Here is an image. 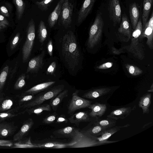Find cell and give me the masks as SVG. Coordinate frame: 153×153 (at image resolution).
Returning a JSON list of instances; mask_svg holds the SVG:
<instances>
[{
    "instance_id": "1",
    "label": "cell",
    "mask_w": 153,
    "mask_h": 153,
    "mask_svg": "<svg viewBox=\"0 0 153 153\" xmlns=\"http://www.w3.org/2000/svg\"><path fill=\"white\" fill-rule=\"evenodd\" d=\"M62 54L69 68L74 70L79 63L80 53L76 36L72 31H68L62 42Z\"/></svg>"
},
{
    "instance_id": "2",
    "label": "cell",
    "mask_w": 153,
    "mask_h": 153,
    "mask_svg": "<svg viewBox=\"0 0 153 153\" xmlns=\"http://www.w3.org/2000/svg\"><path fill=\"white\" fill-rule=\"evenodd\" d=\"M131 36V43L126 46L127 50L133 54L134 56L140 60L144 57L143 49L140 41V36L143 30L141 18L139 19L137 24L134 29Z\"/></svg>"
},
{
    "instance_id": "3",
    "label": "cell",
    "mask_w": 153,
    "mask_h": 153,
    "mask_svg": "<svg viewBox=\"0 0 153 153\" xmlns=\"http://www.w3.org/2000/svg\"><path fill=\"white\" fill-rule=\"evenodd\" d=\"M64 85H60L45 91L35 96L31 100L20 105L21 108H28L41 104L45 101L55 97L64 90Z\"/></svg>"
},
{
    "instance_id": "4",
    "label": "cell",
    "mask_w": 153,
    "mask_h": 153,
    "mask_svg": "<svg viewBox=\"0 0 153 153\" xmlns=\"http://www.w3.org/2000/svg\"><path fill=\"white\" fill-rule=\"evenodd\" d=\"M104 24L102 14L99 13L97 15L89 31L87 42L89 48H94L100 41L102 35Z\"/></svg>"
},
{
    "instance_id": "5",
    "label": "cell",
    "mask_w": 153,
    "mask_h": 153,
    "mask_svg": "<svg viewBox=\"0 0 153 153\" xmlns=\"http://www.w3.org/2000/svg\"><path fill=\"white\" fill-rule=\"evenodd\" d=\"M35 37V25L33 19L28 24L27 29V37L22 49L23 62L29 59L32 50Z\"/></svg>"
},
{
    "instance_id": "6",
    "label": "cell",
    "mask_w": 153,
    "mask_h": 153,
    "mask_svg": "<svg viewBox=\"0 0 153 153\" xmlns=\"http://www.w3.org/2000/svg\"><path fill=\"white\" fill-rule=\"evenodd\" d=\"M79 90H76L72 94L70 100L67 104V113L72 115L76 111L88 107L91 104L92 101L79 97Z\"/></svg>"
},
{
    "instance_id": "7",
    "label": "cell",
    "mask_w": 153,
    "mask_h": 153,
    "mask_svg": "<svg viewBox=\"0 0 153 153\" xmlns=\"http://www.w3.org/2000/svg\"><path fill=\"white\" fill-rule=\"evenodd\" d=\"M79 129L76 128L71 138L72 141L76 143L69 148H77L93 146L96 143L95 139L90 136L83 134L79 131Z\"/></svg>"
},
{
    "instance_id": "8",
    "label": "cell",
    "mask_w": 153,
    "mask_h": 153,
    "mask_svg": "<svg viewBox=\"0 0 153 153\" xmlns=\"http://www.w3.org/2000/svg\"><path fill=\"white\" fill-rule=\"evenodd\" d=\"M62 4L60 13L61 22L62 25L67 28L71 24L74 6L69 0H64Z\"/></svg>"
},
{
    "instance_id": "9",
    "label": "cell",
    "mask_w": 153,
    "mask_h": 153,
    "mask_svg": "<svg viewBox=\"0 0 153 153\" xmlns=\"http://www.w3.org/2000/svg\"><path fill=\"white\" fill-rule=\"evenodd\" d=\"M108 7L110 19L115 26L120 23L121 19L122 11L119 0H109Z\"/></svg>"
},
{
    "instance_id": "10",
    "label": "cell",
    "mask_w": 153,
    "mask_h": 153,
    "mask_svg": "<svg viewBox=\"0 0 153 153\" xmlns=\"http://www.w3.org/2000/svg\"><path fill=\"white\" fill-rule=\"evenodd\" d=\"M143 27L142 33L140 36V39L147 38L146 44L151 49L153 48V12L145 25Z\"/></svg>"
},
{
    "instance_id": "11",
    "label": "cell",
    "mask_w": 153,
    "mask_h": 153,
    "mask_svg": "<svg viewBox=\"0 0 153 153\" xmlns=\"http://www.w3.org/2000/svg\"><path fill=\"white\" fill-rule=\"evenodd\" d=\"M97 0H85L78 13L77 22L81 24L91 12Z\"/></svg>"
},
{
    "instance_id": "12",
    "label": "cell",
    "mask_w": 153,
    "mask_h": 153,
    "mask_svg": "<svg viewBox=\"0 0 153 153\" xmlns=\"http://www.w3.org/2000/svg\"><path fill=\"white\" fill-rule=\"evenodd\" d=\"M106 130L102 127L94 124L92 120L87 126L79 130L80 132L95 139L96 137L100 136Z\"/></svg>"
},
{
    "instance_id": "13",
    "label": "cell",
    "mask_w": 153,
    "mask_h": 153,
    "mask_svg": "<svg viewBox=\"0 0 153 153\" xmlns=\"http://www.w3.org/2000/svg\"><path fill=\"white\" fill-rule=\"evenodd\" d=\"M45 51H43L39 55L31 59L29 61L26 73H36L44 64L43 60Z\"/></svg>"
},
{
    "instance_id": "14",
    "label": "cell",
    "mask_w": 153,
    "mask_h": 153,
    "mask_svg": "<svg viewBox=\"0 0 153 153\" xmlns=\"http://www.w3.org/2000/svg\"><path fill=\"white\" fill-rule=\"evenodd\" d=\"M68 119L71 123L79 127L81 123L90 122L95 119L91 117L88 112L83 111L73 114Z\"/></svg>"
},
{
    "instance_id": "15",
    "label": "cell",
    "mask_w": 153,
    "mask_h": 153,
    "mask_svg": "<svg viewBox=\"0 0 153 153\" xmlns=\"http://www.w3.org/2000/svg\"><path fill=\"white\" fill-rule=\"evenodd\" d=\"M34 124V122L31 118L25 121L20 129L13 136V140L18 141L22 140L28 134Z\"/></svg>"
},
{
    "instance_id": "16",
    "label": "cell",
    "mask_w": 153,
    "mask_h": 153,
    "mask_svg": "<svg viewBox=\"0 0 153 153\" xmlns=\"http://www.w3.org/2000/svg\"><path fill=\"white\" fill-rule=\"evenodd\" d=\"M18 128L14 122H0V138H3L11 136Z\"/></svg>"
},
{
    "instance_id": "17",
    "label": "cell",
    "mask_w": 153,
    "mask_h": 153,
    "mask_svg": "<svg viewBox=\"0 0 153 153\" xmlns=\"http://www.w3.org/2000/svg\"><path fill=\"white\" fill-rule=\"evenodd\" d=\"M76 128L67 126L54 131L51 137L53 139L60 138H71Z\"/></svg>"
},
{
    "instance_id": "18",
    "label": "cell",
    "mask_w": 153,
    "mask_h": 153,
    "mask_svg": "<svg viewBox=\"0 0 153 153\" xmlns=\"http://www.w3.org/2000/svg\"><path fill=\"white\" fill-rule=\"evenodd\" d=\"M121 20L118 31L129 39L131 36V27L128 18L125 13L122 15Z\"/></svg>"
},
{
    "instance_id": "19",
    "label": "cell",
    "mask_w": 153,
    "mask_h": 153,
    "mask_svg": "<svg viewBox=\"0 0 153 153\" xmlns=\"http://www.w3.org/2000/svg\"><path fill=\"white\" fill-rule=\"evenodd\" d=\"M130 126L129 124L123 126H114L105 130L99 137L96 138V140L101 143H110L107 141L108 139L114 134L120 130V128L127 127Z\"/></svg>"
},
{
    "instance_id": "20",
    "label": "cell",
    "mask_w": 153,
    "mask_h": 153,
    "mask_svg": "<svg viewBox=\"0 0 153 153\" xmlns=\"http://www.w3.org/2000/svg\"><path fill=\"white\" fill-rule=\"evenodd\" d=\"M132 109L130 107H122L112 111L107 116L117 120L119 119L123 120L126 118L131 112Z\"/></svg>"
},
{
    "instance_id": "21",
    "label": "cell",
    "mask_w": 153,
    "mask_h": 153,
    "mask_svg": "<svg viewBox=\"0 0 153 153\" xmlns=\"http://www.w3.org/2000/svg\"><path fill=\"white\" fill-rule=\"evenodd\" d=\"M76 143L75 141H72L69 143L55 141H45L44 142L39 143L36 145L38 147L50 148H52L60 149L69 147Z\"/></svg>"
},
{
    "instance_id": "22",
    "label": "cell",
    "mask_w": 153,
    "mask_h": 153,
    "mask_svg": "<svg viewBox=\"0 0 153 153\" xmlns=\"http://www.w3.org/2000/svg\"><path fill=\"white\" fill-rule=\"evenodd\" d=\"M140 10L138 4L135 2L131 3L129 6V13L132 27L134 29L140 17Z\"/></svg>"
},
{
    "instance_id": "23",
    "label": "cell",
    "mask_w": 153,
    "mask_h": 153,
    "mask_svg": "<svg viewBox=\"0 0 153 153\" xmlns=\"http://www.w3.org/2000/svg\"><path fill=\"white\" fill-rule=\"evenodd\" d=\"M88 108L91 110L89 113L90 116L92 118L97 119L101 117L105 113L107 109L105 104L98 103L91 104Z\"/></svg>"
},
{
    "instance_id": "24",
    "label": "cell",
    "mask_w": 153,
    "mask_h": 153,
    "mask_svg": "<svg viewBox=\"0 0 153 153\" xmlns=\"http://www.w3.org/2000/svg\"><path fill=\"white\" fill-rule=\"evenodd\" d=\"M55 83V81H50L38 84L25 91L23 93V95L29 94L35 95L41 92L47 90Z\"/></svg>"
},
{
    "instance_id": "25",
    "label": "cell",
    "mask_w": 153,
    "mask_h": 153,
    "mask_svg": "<svg viewBox=\"0 0 153 153\" xmlns=\"http://www.w3.org/2000/svg\"><path fill=\"white\" fill-rule=\"evenodd\" d=\"M62 4L59 1L54 10L50 13L48 17V22L50 28L53 27L57 22L60 15Z\"/></svg>"
},
{
    "instance_id": "26",
    "label": "cell",
    "mask_w": 153,
    "mask_h": 153,
    "mask_svg": "<svg viewBox=\"0 0 153 153\" xmlns=\"http://www.w3.org/2000/svg\"><path fill=\"white\" fill-rule=\"evenodd\" d=\"M111 89L108 88H101L91 90L85 93L82 97L91 99H94L108 93Z\"/></svg>"
},
{
    "instance_id": "27",
    "label": "cell",
    "mask_w": 153,
    "mask_h": 153,
    "mask_svg": "<svg viewBox=\"0 0 153 153\" xmlns=\"http://www.w3.org/2000/svg\"><path fill=\"white\" fill-rule=\"evenodd\" d=\"M151 93H149L143 95L140 98L138 106L142 109L143 114L149 113V107L151 103Z\"/></svg>"
},
{
    "instance_id": "28",
    "label": "cell",
    "mask_w": 153,
    "mask_h": 153,
    "mask_svg": "<svg viewBox=\"0 0 153 153\" xmlns=\"http://www.w3.org/2000/svg\"><path fill=\"white\" fill-rule=\"evenodd\" d=\"M68 91L65 89L59 93L56 96L50 99L49 105L52 109L56 111L62 100L68 97Z\"/></svg>"
},
{
    "instance_id": "29",
    "label": "cell",
    "mask_w": 153,
    "mask_h": 153,
    "mask_svg": "<svg viewBox=\"0 0 153 153\" xmlns=\"http://www.w3.org/2000/svg\"><path fill=\"white\" fill-rule=\"evenodd\" d=\"M51 107L50 105L48 104L45 103L30 108H26L25 111L29 115L34 114L36 115H39L42 114L43 111H51Z\"/></svg>"
},
{
    "instance_id": "30",
    "label": "cell",
    "mask_w": 153,
    "mask_h": 153,
    "mask_svg": "<svg viewBox=\"0 0 153 153\" xmlns=\"http://www.w3.org/2000/svg\"><path fill=\"white\" fill-rule=\"evenodd\" d=\"M20 108H21L19 106L4 112H0V122L18 116L25 112V110L22 112H19V110Z\"/></svg>"
},
{
    "instance_id": "31",
    "label": "cell",
    "mask_w": 153,
    "mask_h": 153,
    "mask_svg": "<svg viewBox=\"0 0 153 153\" xmlns=\"http://www.w3.org/2000/svg\"><path fill=\"white\" fill-rule=\"evenodd\" d=\"M153 2V0H143V9L142 15V26L145 25L148 20Z\"/></svg>"
},
{
    "instance_id": "32",
    "label": "cell",
    "mask_w": 153,
    "mask_h": 153,
    "mask_svg": "<svg viewBox=\"0 0 153 153\" xmlns=\"http://www.w3.org/2000/svg\"><path fill=\"white\" fill-rule=\"evenodd\" d=\"M94 123L107 129L116 126V120L107 117L105 119H100L98 118L93 120Z\"/></svg>"
},
{
    "instance_id": "33",
    "label": "cell",
    "mask_w": 153,
    "mask_h": 153,
    "mask_svg": "<svg viewBox=\"0 0 153 153\" xmlns=\"http://www.w3.org/2000/svg\"><path fill=\"white\" fill-rule=\"evenodd\" d=\"M4 93L0 92V112L11 109L13 104L11 99L4 97Z\"/></svg>"
},
{
    "instance_id": "34",
    "label": "cell",
    "mask_w": 153,
    "mask_h": 153,
    "mask_svg": "<svg viewBox=\"0 0 153 153\" xmlns=\"http://www.w3.org/2000/svg\"><path fill=\"white\" fill-rule=\"evenodd\" d=\"M38 34L40 42L43 43L47 38L48 32L45 23L42 20L40 21L39 25Z\"/></svg>"
},
{
    "instance_id": "35",
    "label": "cell",
    "mask_w": 153,
    "mask_h": 153,
    "mask_svg": "<svg viewBox=\"0 0 153 153\" xmlns=\"http://www.w3.org/2000/svg\"><path fill=\"white\" fill-rule=\"evenodd\" d=\"M16 8V15L18 19L20 20L24 12L25 4L23 0H13Z\"/></svg>"
},
{
    "instance_id": "36",
    "label": "cell",
    "mask_w": 153,
    "mask_h": 153,
    "mask_svg": "<svg viewBox=\"0 0 153 153\" xmlns=\"http://www.w3.org/2000/svg\"><path fill=\"white\" fill-rule=\"evenodd\" d=\"M9 71V67L6 65L0 72V92L5 84Z\"/></svg>"
},
{
    "instance_id": "37",
    "label": "cell",
    "mask_w": 153,
    "mask_h": 153,
    "mask_svg": "<svg viewBox=\"0 0 153 153\" xmlns=\"http://www.w3.org/2000/svg\"><path fill=\"white\" fill-rule=\"evenodd\" d=\"M125 67L128 73L132 76L139 75L143 72L142 70L134 65L127 64L125 65Z\"/></svg>"
},
{
    "instance_id": "38",
    "label": "cell",
    "mask_w": 153,
    "mask_h": 153,
    "mask_svg": "<svg viewBox=\"0 0 153 153\" xmlns=\"http://www.w3.org/2000/svg\"><path fill=\"white\" fill-rule=\"evenodd\" d=\"M54 0H43L40 1H37L36 2V5L38 8L43 11L47 10L51 3Z\"/></svg>"
},
{
    "instance_id": "39",
    "label": "cell",
    "mask_w": 153,
    "mask_h": 153,
    "mask_svg": "<svg viewBox=\"0 0 153 153\" xmlns=\"http://www.w3.org/2000/svg\"><path fill=\"white\" fill-rule=\"evenodd\" d=\"M58 115L56 112L50 113L43 119L42 122L44 124H47L53 123L55 122Z\"/></svg>"
},
{
    "instance_id": "40",
    "label": "cell",
    "mask_w": 153,
    "mask_h": 153,
    "mask_svg": "<svg viewBox=\"0 0 153 153\" xmlns=\"http://www.w3.org/2000/svg\"><path fill=\"white\" fill-rule=\"evenodd\" d=\"M25 75L22 74L18 78L14 86V88L16 90H19L22 88L25 84Z\"/></svg>"
},
{
    "instance_id": "41",
    "label": "cell",
    "mask_w": 153,
    "mask_h": 153,
    "mask_svg": "<svg viewBox=\"0 0 153 153\" xmlns=\"http://www.w3.org/2000/svg\"><path fill=\"white\" fill-rule=\"evenodd\" d=\"M19 142L16 143L14 144L13 148H31L34 147H38L36 145H33L30 142V139L28 140L27 141H21L19 140Z\"/></svg>"
},
{
    "instance_id": "42",
    "label": "cell",
    "mask_w": 153,
    "mask_h": 153,
    "mask_svg": "<svg viewBox=\"0 0 153 153\" xmlns=\"http://www.w3.org/2000/svg\"><path fill=\"white\" fill-rule=\"evenodd\" d=\"M34 95L32 94L23 95V97L19 101V106L31 100L34 98Z\"/></svg>"
},
{
    "instance_id": "43",
    "label": "cell",
    "mask_w": 153,
    "mask_h": 153,
    "mask_svg": "<svg viewBox=\"0 0 153 153\" xmlns=\"http://www.w3.org/2000/svg\"><path fill=\"white\" fill-rule=\"evenodd\" d=\"M20 36V33H17L11 41L10 48L11 50H13L16 47L19 40Z\"/></svg>"
},
{
    "instance_id": "44",
    "label": "cell",
    "mask_w": 153,
    "mask_h": 153,
    "mask_svg": "<svg viewBox=\"0 0 153 153\" xmlns=\"http://www.w3.org/2000/svg\"><path fill=\"white\" fill-rule=\"evenodd\" d=\"M69 120L65 114H62L59 115H58L56 120V123H67Z\"/></svg>"
},
{
    "instance_id": "45",
    "label": "cell",
    "mask_w": 153,
    "mask_h": 153,
    "mask_svg": "<svg viewBox=\"0 0 153 153\" xmlns=\"http://www.w3.org/2000/svg\"><path fill=\"white\" fill-rule=\"evenodd\" d=\"M56 63L55 62H53L49 65L48 68L46 73L47 74L52 75L53 74L56 69Z\"/></svg>"
},
{
    "instance_id": "46",
    "label": "cell",
    "mask_w": 153,
    "mask_h": 153,
    "mask_svg": "<svg viewBox=\"0 0 153 153\" xmlns=\"http://www.w3.org/2000/svg\"><path fill=\"white\" fill-rule=\"evenodd\" d=\"M113 63L107 62L97 66V68L100 69H105L111 68L113 66Z\"/></svg>"
},
{
    "instance_id": "47",
    "label": "cell",
    "mask_w": 153,
    "mask_h": 153,
    "mask_svg": "<svg viewBox=\"0 0 153 153\" xmlns=\"http://www.w3.org/2000/svg\"><path fill=\"white\" fill-rule=\"evenodd\" d=\"M47 44V49L48 53L50 56H52L53 46L52 42L51 39L49 40Z\"/></svg>"
},
{
    "instance_id": "48",
    "label": "cell",
    "mask_w": 153,
    "mask_h": 153,
    "mask_svg": "<svg viewBox=\"0 0 153 153\" xmlns=\"http://www.w3.org/2000/svg\"><path fill=\"white\" fill-rule=\"evenodd\" d=\"M13 145L12 142L10 140H0V146L10 147Z\"/></svg>"
},
{
    "instance_id": "49",
    "label": "cell",
    "mask_w": 153,
    "mask_h": 153,
    "mask_svg": "<svg viewBox=\"0 0 153 153\" xmlns=\"http://www.w3.org/2000/svg\"><path fill=\"white\" fill-rule=\"evenodd\" d=\"M0 12L5 17H8L9 14L7 9L4 6H1L0 7Z\"/></svg>"
},
{
    "instance_id": "50",
    "label": "cell",
    "mask_w": 153,
    "mask_h": 153,
    "mask_svg": "<svg viewBox=\"0 0 153 153\" xmlns=\"http://www.w3.org/2000/svg\"><path fill=\"white\" fill-rule=\"evenodd\" d=\"M0 22L7 25H9L8 21L5 18V16L1 14H0Z\"/></svg>"
},
{
    "instance_id": "51",
    "label": "cell",
    "mask_w": 153,
    "mask_h": 153,
    "mask_svg": "<svg viewBox=\"0 0 153 153\" xmlns=\"http://www.w3.org/2000/svg\"><path fill=\"white\" fill-rule=\"evenodd\" d=\"M18 64V62H17L15 64L12 70H10V78H12L13 77L14 74L16 72Z\"/></svg>"
},
{
    "instance_id": "52",
    "label": "cell",
    "mask_w": 153,
    "mask_h": 153,
    "mask_svg": "<svg viewBox=\"0 0 153 153\" xmlns=\"http://www.w3.org/2000/svg\"><path fill=\"white\" fill-rule=\"evenodd\" d=\"M7 26V25L0 22V32L6 28Z\"/></svg>"
},
{
    "instance_id": "53",
    "label": "cell",
    "mask_w": 153,
    "mask_h": 153,
    "mask_svg": "<svg viewBox=\"0 0 153 153\" xmlns=\"http://www.w3.org/2000/svg\"><path fill=\"white\" fill-rule=\"evenodd\" d=\"M151 88L148 90L147 91L149 92H152L153 91V84H152V86H151Z\"/></svg>"
},
{
    "instance_id": "54",
    "label": "cell",
    "mask_w": 153,
    "mask_h": 153,
    "mask_svg": "<svg viewBox=\"0 0 153 153\" xmlns=\"http://www.w3.org/2000/svg\"><path fill=\"white\" fill-rule=\"evenodd\" d=\"M152 123V122H149V123H148L146 124L145 125L143 126V127H142L143 128H145L146 126H148V125H149V124H150V123Z\"/></svg>"
},
{
    "instance_id": "55",
    "label": "cell",
    "mask_w": 153,
    "mask_h": 153,
    "mask_svg": "<svg viewBox=\"0 0 153 153\" xmlns=\"http://www.w3.org/2000/svg\"><path fill=\"white\" fill-rule=\"evenodd\" d=\"M64 0H60V1L62 4L63 3Z\"/></svg>"
}]
</instances>
